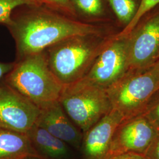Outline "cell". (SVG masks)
<instances>
[{
    "instance_id": "6da1fadb",
    "label": "cell",
    "mask_w": 159,
    "mask_h": 159,
    "mask_svg": "<svg viewBox=\"0 0 159 159\" xmlns=\"http://www.w3.org/2000/svg\"><path fill=\"white\" fill-rule=\"evenodd\" d=\"M7 28L16 43V61L44 51L73 36L105 32L100 25L70 17L45 4L17 7L12 12L11 22Z\"/></svg>"
},
{
    "instance_id": "7a4b0ae2",
    "label": "cell",
    "mask_w": 159,
    "mask_h": 159,
    "mask_svg": "<svg viewBox=\"0 0 159 159\" xmlns=\"http://www.w3.org/2000/svg\"><path fill=\"white\" fill-rule=\"evenodd\" d=\"M102 35H75L44 51L52 71L63 85L72 84L85 76L109 40Z\"/></svg>"
},
{
    "instance_id": "3957f363",
    "label": "cell",
    "mask_w": 159,
    "mask_h": 159,
    "mask_svg": "<svg viewBox=\"0 0 159 159\" xmlns=\"http://www.w3.org/2000/svg\"><path fill=\"white\" fill-rule=\"evenodd\" d=\"M4 82L40 108L58 101L64 86L52 71L44 51L16 61Z\"/></svg>"
},
{
    "instance_id": "277c9868",
    "label": "cell",
    "mask_w": 159,
    "mask_h": 159,
    "mask_svg": "<svg viewBox=\"0 0 159 159\" xmlns=\"http://www.w3.org/2000/svg\"><path fill=\"white\" fill-rule=\"evenodd\" d=\"M58 101L83 133L112 109L107 90L84 79L64 85Z\"/></svg>"
},
{
    "instance_id": "5b68a950",
    "label": "cell",
    "mask_w": 159,
    "mask_h": 159,
    "mask_svg": "<svg viewBox=\"0 0 159 159\" xmlns=\"http://www.w3.org/2000/svg\"><path fill=\"white\" fill-rule=\"evenodd\" d=\"M159 90V77L155 66L150 70L125 78L124 76L107 89L112 108L125 120L142 113Z\"/></svg>"
},
{
    "instance_id": "8992f818",
    "label": "cell",
    "mask_w": 159,
    "mask_h": 159,
    "mask_svg": "<svg viewBox=\"0 0 159 159\" xmlns=\"http://www.w3.org/2000/svg\"><path fill=\"white\" fill-rule=\"evenodd\" d=\"M129 68V37L109 40L83 78L107 89L125 75Z\"/></svg>"
},
{
    "instance_id": "52a82bcc",
    "label": "cell",
    "mask_w": 159,
    "mask_h": 159,
    "mask_svg": "<svg viewBox=\"0 0 159 159\" xmlns=\"http://www.w3.org/2000/svg\"><path fill=\"white\" fill-rule=\"evenodd\" d=\"M40 108L4 82L0 83V127L26 133L35 124Z\"/></svg>"
},
{
    "instance_id": "ba28073f",
    "label": "cell",
    "mask_w": 159,
    "mask_h": 159,
    "mask_svg": "<svg viewBox=\"0 0 159 159\" xmlns=\"http://www.w3.org/2000/svg\"><path fill=\"white\" fill-rule=\"evenodd\" d=\"M157 131L143 115L123 120L115 131L107 153L146 154Z\"/></svg>"
},
{
    "instance_id": "9c48e42d",
    "label": "cell",
    "mask_w": 159,
    "mask_h": 159,
    "mask_svg": "<svg viewBox=\"0 0 159 159\" xmlns=\"http://www.w3.org/2000/svg\"><path fill=\"white\" fill-rule=\"evenodd\" d=\"M142 26L129 36V68H144L159 54V4Z\"/></svg>"
},
{
    "instance_id": "30bf717a",
    "label": "cell",
    "mask_w": 159,
    "mask_h": 159,
    "mask_svg": "<svg viewBox=\"0 0 159 159\" xmlns=\"http://www.w3.org/2000/svg\"><path fill=\"white\" fill-rule=\"evenodd\" d=\"M35 125L67 143L72 148L77 150L81 148L83 137L82 132L69 118L59 101L40 108Z\"/></svg>"
},
{
    "instance_id": "8fae6325",
    "label": "cell",
    "mask_w": 159,
    "mask_h": 159,
    "mask_svg": "<svg viewBox=\"0 0 159 159\" xmlns=\"http://www.w3.org/2000/svg\"><path fill=\"white\" fill-rule=\"evenodd\" d=\"M125 120L122 114L112 108L84 133L81 149L85 159H102L106 154L115 131Z\"/></svg>"
},
{
    "instance_id": "7c38bea8",
    "label": "cell",
    "mask_w": 159,
    "mask_h": 159,
    "mask_svg": "<svg viewBox=\"0 0 159 159\" xmlns=\"http://www.w3.org/2000/svg\"><path fill=\"white\" fill-rule=\"evenodd\" d=\"M26 134L40 157L47 159H73V148L45 129L34 125Z\"/></svg>"
},
{
    "instance_id": "4fadbf2b",
    "label": "cell",
    "mask_w": 159,
    "mask_h": 159,
    "mask_svg": "<svg viewBox=\"0 0 159 159\" xmlns=\"http://www.w3.org/2000/svg\"><path fill=\"white\" fill-rule=\"evenodd\" d=\"M27 156L40 157L27 134L0 127V159H23Z\"/></svg>"
},
{
    "instance_id": "5bb4252c",
    "label": "cell",
    "mask_w": 159,
    "mask_h": 159,
    "mask_svg": "<svg viewBox=\"0 0 159 159\" xmlns=\"http://www.w3.org/2000/svg\"><path fill=\"white\" fill-rule=\"evenodd\" d=\"M75 17L82 21L106 19L111 11L107 0H70Z\"/></svg>"
},
{
    "instance_id": "9a60e30c",
    "label": "cell",
    "mask_w": 159,
    "mask_h": 159,
    "mask_svg": "<svg viewBox=\"0 0 159 159\" xmlns=\"http://www.w3.org/2000/svg\"><path fill=\"white\" fill-rule=\"evenodd\" d=\"M110 9L120 23L126 26L135 16L141 0H107Z\"/></svg>"
},
{
    "instance_id": "2e32d148",
    "label": "cell",
    "mask_w": 159,
    "mask_h": 159,
    "mask_svg": "<svg viewBox=\"0 0 159 159\" xmlns=\"http://www.w3.org/2000/svg\"><path fill=\"white\" fill-rule=\"evenodd\" d=\"M44 4L43 0H0V24L7 27L11 22L13 11L24 5Z\"/></svg>"
},
{
    "instance_id": "e0dca14e",
    "label": "cell",
    "mask_w": 159,
    "mask_h": 159,
    "mask_svg": "<svg viewBox=\"0 0 159 159\" xmlns=\"http://www.w3.org/2000/svg\"><path fill=\"white\" fill-rule=\"evenodd\" d=\"M159 4V0H141L140 4L135 16L123 31L118 34L117 36L121 37L130 36L144 16Z\"/></svg>"
},
{
    "instance_id": "ac0fdd59",
    "label": "cell",
    "mask_w": 159,
    "mask_h": 159,
    "mask_svg": "<svg viewBox=\"0 0 159 159\" xmlns=\"http://www.w3.org/2000/svg\"><path fill=\"white\" fill-rule=\"evenodd\" d=\"M156 97L155 98L154 96L152 97L141 114L143 115L158 131H159V96L157 95Z\"/></svg>"
},
{
    "instance_id": "d6986e66",
    "label": "cell",
    "mask_w": 159,
    "mask_h": 159,
    "mask_svg": "<svg viewBox=\"0 0 159 159\" xmlns=\"http://www.w3.org/2000/svg\"><path fill=\"white\" fill-rule=\"evenodd\" d=\"M44 4L70 17L77 18L70 0H43Z\"/></svg>"
},
{
    "instance_id": "ffe728a7",
    "label": "cell",
    "mask_w": 159,
    "mask_h": 159,
    "mask_svg": "<svg viewBox=\"0 0 159 159\" xmlns=\"http://www.w3.org/2000/svg\"><path fill=\"white\" fill-rule=\"evenodd\" d=\"M102 159H148L144 154L134 152L106 153Z\"/></svg>"
},
{
    "instance_id": "44dd1931",
    "label": "cell",
    "mask_w": 159,
    "mask_h": 159,
    "mask_svg": "<svg viewBox=\"0 0 159 159\" xmlns=\"http://www.w3.org/2000/svg\"><path fill=\"white\" fill-rule=\"evenodd\" d=\"M148 159H159V131L146 153Z\"/></svg>"
},
{
    "instance_id": "7402d4cb",
    "label": "cell",
    "mask_w": 159,
    "mask_h": 159,
    "mask_svg": "<svg viewBox=\"0 0 159 159\" xmlns=\"http://www.w3.org/2000/svg\"><path fill=\"white\" fill-rule=\"evenodd\" d=\"M15 66L14 63H1L0 62V83L2 79L8 74Z\"/></svg>"
},
{
    "instance_id": "603a6c76",
    "label": "cell",
    "mask_w": 159,
    "mask_h": 159,
    "mask_svg": "<svg viewBox=\"0 0 159 159\" xmlns=\"http://www.w3.org/2000/svg\"><path fill=\"white\" fill-rule=\"evenodd\" d=\"M23 159H47L41 157H37V156H27L24 157Z\"/></svg>"
},
{
    "instance_id": "cb8c5ba5",
    "label": "cell",
    "mask_w": 159,
    "mask_h": 159,
    "mask_svg": "<svg viewBox=\"0 0 159 159\" xmlns=\"http://www.w3.org/2000/svg\"><path fill=\"white\" fill-rule=\"evenodd\" d=\"M155 68L156 69V71H157V73L158 74L159 77V61H157V64H156L155 66Z\"/></svg>"
},
{
    "instance_id": "d4e9b609",
    "label": "cell",
    "mask_w": 159,
    "mask_h": 159,
    "mask_svg": "<svg viewBox=\"0 0 159 159\" xmlns=\"http://www.w3.org/2000/svg\"><path fill=\"white\" fill-rule=\"evenodd\" d=\"M156 60H157V61H159V55L157 56V58H156Z\"/></svg>"
},
{
    "instance_id": "484cf974",
    "label": "cell",
    "mask_w": 159,
    "mask_h": 159,
    "mask_svg": "<svg viewBox=\"0 0 159 159\" xmlns=\"http://www.w3.org/2000/svg\"></svg>"
}]
</instances>
